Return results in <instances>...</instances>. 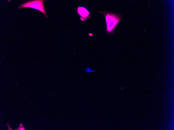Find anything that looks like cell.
I'll return each mask as SVG.
<instances>
[{"instance_id": "cell-1", "label": "cell", "mask_w": 174, "mask_h": 130, "mask_svg": "<svg viewBox=\"0 0 174 130\" xmlns=\"http://www.w3.org/2000/svg\"><path fill=\"white\" fill-rule=\"evenodd\" d=\"M101 12L105 17L107 25V31L108 33H111L113 32L115 27L120 21L121 17L118 15L109 12Z\"/></svg>"}, {"instance_id": "cell-3", "label": "cell", "mask_w": 174, "mask_h": 130, "mask_svg": "<svg viewBox=\"0 0 174 130\" xmlns=\"http://www.w3.org/2000/svg\"><path fill=\"white\" fill-rule=\"evenodd\" d=\"M77 12L81 16L80 19L82 20H86L89 17V12L84 7H78L77 9Z\"/></svg>"}, {"instance_id": "cell-2", "label": "cell", "mask_w": 174, "mask_h": 130, "mask_svg": "<svg viewBox=\"0 0 174 130\" xmlns=\"http://www.w3.org/2000/svg\"><path fill=\"white\" fill-rule=\"evenodd\" d=\"M44 0H37L31 1L21 4L19 9L25 7L30 8L37 9L41 11L45 16L47 15L44 6Z\"/></svg>"}]
</instances>
